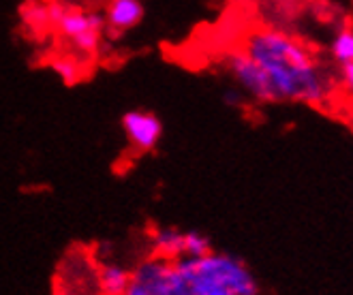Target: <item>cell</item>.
<instances>
[{
  "instance_id": "12",
  "label": "cell",
  "mask_w": 353,
  "mask_h": 295,
  "mask_svg": "<svg viewBox=\"0 0 353 295\" xmlns=\"http://www.w3.org/2000/svg\"><path fill=\"white\" fill-rule=\"evenodd\" d=\"M24 19H26L28 24H34V26H46V24H50L48 5H30L24 11Z\"/></svg>"
},
{
  "instance_id": "9",
  "label": "cell",
  "mask_w": 353,
  "mask_h": 295,
  "mask_svg": "<svg viewBox=\"0 0 353 295\" xmlns=\"http://www.w3.org/2000/svg\"><path fill=\"white\" fill-rule=\"evenodd\" d=\"M131 278V269L118 261H103L94 274L99 295H124Z\"/></svg>"
},
{
  "instance_id": "14",
  "label": "cell",
  "mask_w": 353,
  "mask_h": 295,
  "mask_svg": "<svg viewBox=\"0 0 353 295\" xmlns=\"http://www.w3.org/2000/svg\"><path fill=\"white\" fill-rule=\"evenodd\" d=\"M191 295H234V293H227V291H197Z\"/></svg>"
},
{
  "instance_id": "5",
  "label": "cell",
  "mask_w": 353,
  "mask_h": 295,
  "mask_svg": "<svg viewBox=\"0 0 353 295\" xmlns=\"http://www.w3.org/2000/svg\"><path fill=\"white\" fill-rule=\"evenodd\" d=\"M152 248L154 255L176 261L182 257H201L212 250V244L210 238L195 229L182 231L176 227H157L152 231Z\"/></svg>"
},
{
  "instance_id": "8",
  "label": "cell",
  "mask_w": 353,
  "mask_h": 295,
  "mask_svg": "<svg viewBox=\"0 0 353 295\" xmlns=\"http://www.w3.org/2000/svg\"><path fill=\"white\" fill-rule=\"evenodd\" d=\"M105 28L112 34H122L137 28L143 19L141 0H110L105 9Z\"/></svg>"
},
{
  "instance_id": "11",
  "label": "cell",
  "mask_w": 353,
  "mask_h": 295,
  "mask_svg": "<svg viewBox=\"0 0 353 295\" xmlns=\"http://www.w3.org/2000/svg\"><path fill=\"white\" fill-rule=\"evenodd\" d=\"M50 69L54 71L56 77H60V81H65L67 86H71V83H77L81 77H84V69H81L77 58L67 56V54H60V56L52 58Z\"/></svg>"
},
{
  "instance_id": "1",
  "label": "cell",
  "mask_w": 353,
  "mask_h": 295,
  "mask_svg": "<svg viewBox=\"0 0 353 295\" xmlns=\"http://www.w3.org/2000/svg\"><path fill=\"white\" fill-rule=\"evenodd\" d=\"M263 71L272 103L325 105L336 90V77L302 39L279 28L251 30L240 48Z\"/></svg>"
},
{
  "instance_id": "3",
  "label": "cell",
  "mask_w": 353,
  "mask_h": 295,
  "mask_svg": "<svg viewBox=\"0 0 353 295\" xmlns=\"http://www.w3.org/2000/svg\"><path fill=\"white\" fill-rule=\"evenodd\" d=\"M50 24L58 34L69 41L71 48L84 56H92L101 50L103 32H105V19L99 13L71 9L60 3L48 5Z\"/></svg>"
},
{
  "instance_id": "13",
  "label": "cell",
  "mask_w": 353,
  "mask_h": 295,
  "mask_svg": "<svg viewBox=\"0 0 353 295\" xmlns=\"http://www.w3.org/2000/svg\"><path fill=\"white\" fill-rule=\"evenodd\" d=\"M336 83H341V88L353 96V65H339V71H336Z\"/></svg>"
},
{
  "instance_id": "7",
  "label": "cell",
  "mask_w": 353,
  "mask_h": 295,
  "mask_svg": "<svg viewBox=\"0 0 353 295\" xmlns=\"http://www.w3.org/2000/svg\"><path fill=\"white\" fill-rule=\"evenodd\" d=\"M122 133L129 145L139 154L154 152L163 137V122L157 114L148 110H129L120 118Z\"/></svg>"
},
{
  "instance_id": "2",
  "label": "cell",
  "mask_w": 353,
  "mask_h": 295,
  "mask_svg": "<svg viewBox=\"0 0 353 295\" xmlns=\"http://www.w3.org/2000/svg\"><path fill=\"white\" fill-rule=\"evenodd\" d=\"M176 267L189 285V295L197 291L259 295V283L253 269L230 252L210 250L201 257H182L176 259Z\"/></svg>"
},
{
  "instance_id": "4",
  "label": "cell",
  "mask_w": 353,
  "mask_h": 295,
  "mask_svg": "<svg viewBox=\"0 0 353 295\" xmlns=\"http://www.w3.org/2000/svg\"><path fill=\"white\" fill-rule=\"evenodd\" d=\"M124 295H189V285L178 272L176 261L150 255L131 269Z\"/></svg>"
},
{
  "instance_id": "10",
  "label": "cell",
  "mask_w": 353,
  "mask_h": 295,
  "mask_svg": "<svg viewBox=\"0 0 353 295\" xmlns=\"http://www.w3.org/2000/svg\"><path fill=\"white\" fill-rule=\"evenodd\" d=\"M330 58L336 65H353V28H343L332 37Z\"/></svg>"
},
{
  "instance_id": "6",
  "label": "cell",
  "mask_w": 353,
  "mask_h": 295,
  "mask_svg": "<svg viewBox=\"0 0 353 295\" xmlns=\"http://www.w3.org/2000/svg\"><path fill=\"white\" fill-rule=\"evenodd\" d=\"M223 62H225V71L236 81V86L240 88L242 94H246L255 103H272L263 71L242 50L230 52Z\"/></svg>"
}]
</instances>
